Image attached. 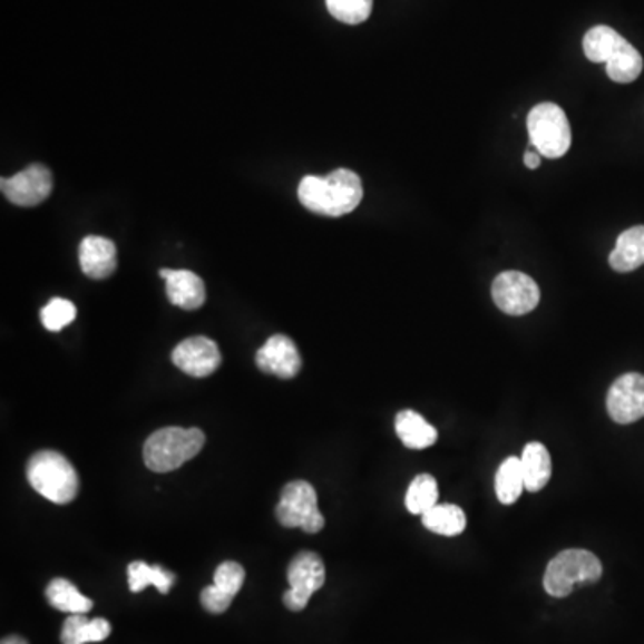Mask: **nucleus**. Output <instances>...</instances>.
<instances>
[{
	"mask_svg": "<svg viewBox=\"0 0 644 644\" xmlns=\"http://www.w3.org/2000/svg\"><path fill=\"white\" fill-rule=\"evenodd\" d=\"M205 442V433L199 428H162L146 440L144 462L150 471H176L197 457Z\"/></svg>",
	"mask_w": 644,
	"mask_h": 644,
	"instance_id": "7ed1b4c3",
	"label": "nucleus"
},
{
	"mask_svg": "<svg viewBox=\"0 0 644 644\" xmlns=\"http://www.w3.org/2000/svg\"><path fill=\"white\" fill-rule=\"evenodd\" d=\"M2 644H29L28 641L22 640L19 635H10V637H4Z\"/></svg>",
	"mask_w": 644,
	"mask_h": 644,
	"instance_id": "c756f323",
	"label": "nucleus"
},
{
	"mask_svg": "<svg viewBox=\"0 0 644 644\" xmlns=\"http://www.w3.org/2000/svg\"><path fill=\"white\" fill-rule=\"evenodd\" d=\"M276 519L285 528H301L306 534H318L326 521L319 510L318 492L309 481L286 484L276 507Z\"/></svg>",
	"mask_w": 644,
	"mask_h": 644,
	"instance_id": "0eeeda50",
	"label": "nucleus"
},
{
	"mask_svg": "<svg viewBox=\"0 0 644 644\" xmlns=\"http://www.w3.org/2000/svg\"><path fill=\"white\" fill-rule=\"evenodd\" d=\"M525 487V472L521 459L508 457L496 472V496L504 505H514L518 501Z\"/></svg>",
	"mask_w": 644,
	"mask_h": 644,
	"instance_id": "5701e85b",
	"label": "nucleus"
},
{
	"mask_svg": "<svg viewBox=\"0 0 644 644\" xmlns=\"http://www.w3.org/2000/svg\"><path fill=\"white\" fill-rule=\"evenodd\" d=\"M608 264L616 273H632L644 265V226L628 227L617 236Z\"/></svg>",
	"mask_w": 644,
	"mask_h": 644,
	"instance_id": "dca6fc26",
	"label": "nucleus"
},
{
	"mask_svg": "<svg viewBox=\"0 0 644 644\" xmlns=\"http://www.w3.org/2000/svg\"><path fill=\"white\" fill-rule=\"evenodd\" d=\"M256 365L265 374L291 380L300 374L301 354L292 339L273 335L256 353Z\"/></svg>",
	"mask_w": 644,
	"mask_h": 644,
	"instance_id": "ddd939ff",
	"label": "nucleus"
},
{
	"mask_svg": "<svg viewBox=\"0 0 644 644\" xmlns=\"http://www.w3.org/2000/svg\"><path fill=\"white\" fill-rule=\"evenodd\" d=\"M46 595L49 604L61 613L87 614L94 608V602L81 595L78 587L67 578H55L50 582Z\"/></svg>",
	"mask_w": 644,
	"mask_h": 644,
	"instance_id": "412c9836",
	"label": "nucleus"
},
{
	"mask_svg": "<svg viewBox=\"0 0 644 644\" xmlns=\"http://www.w3.org/2000/svg\"><path fill=\"white\" fill-rule=\"evenodd\" d=\"M78 315V309L72 301L64 300V297H55L41 309L40 319L41 324L49 330V332H61L65 326H69Z\"/></svg>",
	"mask_w": 644,
	"mask_h": 644,
	"instance_id": "a878e982",
	"label": "nucleus"
},
{
	"mask_svg": "<svg viewBox=\"0 0 644 644\" xmlns=\"http://www.w3.org/2000/svg\"><path fill=\"white\" fill-rule=\"evenodd\" d=\"M297 197L313 214L342 217L362 203V179L348 168H336L326 177L306 176L301 179Z\"/></svg>",
	"mask_w": 644,
	"mask_h": 644,
	"instance_id": "f257e3e1",
	"label": "nucleus"
},
{
	"mask_svg": "<svg viewBox=\"0 0 644 644\" xmlns=\"http://www.w3.org/2000/svg\"><path fill=\"white\" fill-rule=\"evenodd\" d=\"M233 598L224 595L217 587L212 584V586L205 587L203 593H201V604L203 607L212 614H223L226 613L230 605H232Z\"/></svg>",
	"mask_w": 644,
	"mask_h": 644,
	"instance_id": "cd10ccee",
	"label": "nucleus"
},
{
	"mask_svg": "<svg viewBox=\"0 0 644 644\" xmlns=\"http://www.w3.org/2000/svg\"><path fill=\"white\" fill-rule=\"evenodd\" d=\"M492 300L508 315H525L539 304V285L528 274L505 271L492 282Z\"/></svg>",
	"mask_w": 644,
	"mask_h": 644,
	"instance_id": "1a4fd4ad",
	"label": "nucleus"
},
{
	"mask_svg": "<svg viewBox=\"0 0 644 644\" xmlns=\"http://www.w3.org/2000/svg\"><path fill=\"white\" fill-rule=\"evenodd\" d=\"M173 362L188 377L206 378L221 368L223 354L208 336H192L174 348Z\"/></svg>",
	"mask_w": 644,
	"mask_h": 644,
	"instance_id": "f8f14e48",
	"label": "nucleus"
},
{
	"mask_svg": "<svg viewBox=\"0 0 644 644\" xmlns=\"http://www.w3.org/2000/svg\"><path fill=\"white\" fill-rule=\"evenodd\" d=\"M584 52L593 64H607V76L614 82L628 85L643 72L640 50L608 26H596L586 32Z\"/></svg>",
	"mask_w": 644,
	"mask_h": 644,
	"instance_id": "f03ea898",
	"label": "nucleus"
},
{
	"mask_svg": "<svg viewBox=\"0 0 644 644\" xmlns=\"http://www.w3.org/2000/svg\"><path fill=\"white\" fill-rule=\"evenodd\" d=\"M28 481L38 495L56 505H67L79 492V477L72 464L58 451H38L28 464Z\"/></svg>",
	"mask_w": 644,
	"mask_h": 644,
	"instance_id": "20e7f679",
	"label": "nucleus"
},
{
	"mask_svg": "<svg viewBox=\"0 0 644 644\" xmlns=\"http://www.w3.org/2000/svg\"><path fill=\"white\" fill-rule=\"evenodd\" d=\"M602 572L604 567L595 554L587 549H564L549 560L543 584L549 596L566 598L575 586L596 584L602 578Z\"/></svg>",
	"mask_w": 644,
	"mask_h": 644,
	"instance_id": "39448f33",
	"label": "nucleus"
},
{
	"mask_svg": "<svg viewBox=\"0 0 644 644\" xmlns=\"http://www.w3.org/2000/svg\"><path fill=\"white\" fill-rule=\"evenodd\" d=\"M159 276L167 283L168 301L183 310H197L205 304V282L192 271L162 269Z\"/></svg>",
	"mask_w": 644,
	"mask_h": 644,
	"instance_id": "2eb2a0df",
	"label": "nucleus"
},
{
	"mask_svg": "<svg viewBox=\"0 0 644 644\" xmlns=\"http://www.w3.org/2000/svg\"><path fill=\"white\" fill-rule=\"evenodd\" d=\"M111 634V625L105 617H87V614H70L64 623L61 643L87 644L100 643L108 640Z\"/></svg>",
	"mask_w": 644,
	"mask_h": 644,
	"instance_id": "f3484780",
	"label": "nucleus"
},
{
	"mask_svg": "<svg viewBox=\"0 0 644 644\" xmlns=\"http://www.w3.org/2000/svg\"><path fill=\"white\" fill-rule=\"evenodd\" d=\"M439 505V484L427 472L413 478L404 496V507L416 516H422Z\"/></svg>",
	"mask_w": 644,
	"mask_h": 644,
	"instance_id": "b1692460",
	"label": "nucleus"
},
{
	"mask_svg": "<svg viewBox=\"0 0 644 644\" xmlns=\"http://www.w3.org/2000/svg\"><path fill=\"white\" fill-rule=\"evenodd\" d=\"M176 575L162 566H150L144 560H135L127 566V584L131 593H142L146 587L155 586L162 595L173 589Z\"/></svg>",
	"mask_w": 644,
	"mask_h": 644,
	"instance_id": "aec40b11",
	"label": "nucleus"
},
{
	"mask_svg": "<svg viewBox=\"0 0 644 644\" xmlns=\"http://www.w3.org/2000/svg\"><path fill=\"white\" fill-rule=\"evenodd\" d=\"M394 427L401 442L410 449L430 448L436 445L437 437H439L436 428L431 427L421 413L413 412V410H403L398 413Z\"/></svg>",
	"mask_w": 644,
	"mask_h": 644,
	"instance_id": "a211bd4d",
	"label": "nucleus"
},
{
	"mask_svg": "<svg viewBox=\"0 0 644 644\" xmlns=\"http://www.w3.org/2000/svg\"><path fill=\"white\" fill-rule=\"evenodd\" d=\"M607 412L617 425L644 418V374L626 372L608 389Z\"/></svg>",
	"mask_w": 644,
	"mask_h": 644,
	"instance_id": "9d476101",
	"label": "nucleus"
},
{
	"mask_svg": "<svg viewBox=\"0 0 644 644\" xmlns=\"http://www.w3.org/2000/svg\"><path fill=\"white\" fill-rule=\"evenodd\" d=\"M421 518L428 530L445 537L460 536L468 525L466 513L457 505H436Z\"/></svg>",
	"mask_w": 644,
	"mask_h": 644,
	"instance_id": "4be33fe9",
	"label": "nucleus"
},
{
	"mask_svg": "<svg viewBox=\"0 0 644 644\" xmlns=\"http://www.w3.org/2000/svg\"><path fill=\"white\" fill-rule=\"evenodd\" d=\"M79 264L91 280H106L117 269V247L105 236H87L79 245Z\"/></svg>",
	"mask_w": 644,
	"mask_h": 644,
	"instance_id": "4468645a",
	"label": "nucleus"
},
{
	"mask_svg": "<svg viewBox=\"0 0 644 644\" xmlns=\"http://www.w3.org/2000/svg\"><path fill=\"white\" fill-rule=\"evenodd\" d=\"M244 580V567L233 560H226L215 569L214 586L230 598H235L241 593Z\"/></svg>",
	"mask_w": 644,
	"mask_h": 644,
	"instance_id": "bb28decb",
	"label": "nucleus"
},
{
	"mask_svg": "<svg viewBox=\"0 0 644 644\" xmlns=\"http://www.w3.org/2000/svg\"><path fill=\"white\" fill-rule=\"evenodd\" d=\"M523 472H525V487L528 492H537L545 489L552 478V457L545 445L530 442L525 446L521 455Z\"/></svg>",
	"mask_w": 644,
	"mask_h": 644,
	"instance_id": "6ab92c4d",
	"label": "nucleus"
},
{
	"mask_svg": "<svg viewBox=\"0 0 644 644\" xmlns=\"http://www.w3.org/2000/svg\"><path fill=\"white\" fill-rule=\"evenodd\" d=\"M289 584L291 589L283 595V604L294 613H300L326 582V567L322 558L313 552H301L292 558L289 566Z\"/></svg>",
	"mask_w": 644,
	"mask_h": 644,
	"instance_id": "6e6552de",
	"label": "nucleus"
},
{
	"mask_svg": "<svg viewBox=\"0 0 644 644\" xmlns=\"http://www.w3.org/2000/svg\"><path fill=\"white\" fill-rule=\"evenodd\" d=\"M52 192V173L35 164L11 177H2V194L17 206L41 205Z\"/></svg>",
	"mask_w": 644,
	"mask_h": 644,
	"instance_id": "9b49d317",
	"label": "nucleus"
},
{
	"mask_svg": "<svg viewBox=\"0 0 644 644\" xmlns=\"http://www.w3.org/2000/svg\"><path fill=\"white\" fill-rule=\"evenodd\" d=\"M528 135L530 146L536 147L540 156L549 159L563 158L572 147V127L560 106L554 103H540L528 114Z\"/></svg>",
	"mask_w": 644,
	"mask_h": 644,
	"instance_id": "423d86ee",
	"label": "nucleus"
},
{
	"mask_svg": "<svg viewBox=\"0 0 644 644\" xmlns=\"http://www.w3.org/2000/svg\"><path fill=\"white\" fill-rule=\"evenodd\" d=\"M525 165H527L528 168H531V170H534V168L540 167V156L539 153H527V155H525Z\"/></svg>",
	"mask_w": 644,
	"mask_h": 644,
	"instance_id": "c85d7f7f",
	"label": "nucleus"
},
{
	"mask_svg": "<svg viewBox=\"0 0 644 644\" xmlns=\"http://www.w3.org/2000/svg\"><path fill=\"white\" fill-rule=\"evenodd\" d=\"M333 19L348 26H359L371 17L372 0H326Z\"/></svg>",
	"mask_w": 644,
	"mask_h": 644,
	"instance_id": "393cba45",
	"label": "nucleus"
}]
</instances>
